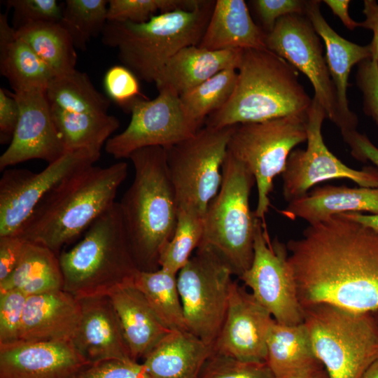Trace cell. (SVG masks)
Wrapping results in <instances>:
<instances>
[{
    "instance_id": "cell-1",
    "label": "cell",
    "mask_w": 378,
    "mask_h": 378,
    "mask_svg": "<svg viewBox=\"0 0 378 378\" xmlns=\"http://www.w3.org/2000/svg\"><path fill=\"white\" fill-rule=\"evenodd\" d=\"M286 246L303 309L328 303L378 309V233L373 230L337 214L309 225Z\"/></svg>"
},
{
    "instance_id": "cell-2",
    "label": "cell",
    "mask_w": 378,
    "mask_h": 378,
    "mask_svg": "<svg viewBox=\"0 0 378 378\" xmlns=\"http://www.w3.org/2000/svg\"><path fill=\"white\" fill-rule=\"evenodd\" d=\"M127 173L128 165L123 161L77 171L41 200L18 236L59 255L62 247L85 232L113 206Z\"/></svg>"
},
{
    "instance_id": "cell-3",
    "label": "cell",
    "mask_w": 378,
    "mask_h": 378,
    "mask_svg": "<svg viewBox=\"0 0 378 378\" xmlns=\"http://www.w3.org/2000/svg\"><path fill=\"white\" fill-rule=\"evenodd\" d=\"M312 99L290 64L268 49L243 50L234 91L205 126L220 129L290 116L307 115Z\"/></svg>"
},
{
    "instance_id": "cell-4",
    "label": "cell",
    "mask_w": 378,
    "mask_h": 378,
    "mask_svg": "<svg viewBox=\"0 0 378 378\" xmlns=\"http://www.w3.org/2000/svg\"><path fill=\"white\" fill-rule=\"evenodd\" d=\"M129 159L134 178L119 206L139 269L153 271L158 269L160 253L174 233L178 205L164 148H141Z\"/></svg>"
},
{
    "instance_id": "cell-5",
    "label": "cell",
    "mask_w": 378,
    "mask_h": 378,
    "mask_svg": "<svg viewBox=\"0 0 378 378\" xmlns=\"http://www.w3.org/2000/svg\"><path fill=\"white\" fill-rule=\"evenodd\" d=\"M63 290L78 300L110 296L133 284L139 270L118 202L99 216L83 238L58 255Z\"/></svg>"
},
{
    "instance_id": "cell-6",
    "label": "cell",
    "mask_w": 378,
    "mask_h": 378,
    "mask_svg": "<svg viewBox=\"0 0 378 378\" xmlns=\"http://www.w3.org/2000/svg\"><path fill=\"white\" fill-rule=\"evenodd\" d=\"M216 1L202 0L194 9L153 15L148 22H107L102 42L118 50L122 64L138 78L154 83L167 62L180 50L198 46Z\"/></svg>"
},
{
    "instance_id": "cell-7",
    "label": "cell",
    "mask_w": 378,
    "mask_h": 378,
    "mask_svg": "<svg viewBox=\"0 0 378 378\" xmlns=\"http://www.w3.org/2000/svg\"><path fill=\"white\" fill-rule=\"evenodd\" d=\"M304 312L315 355L329 378H361L378 359V309L318 303Z\"/></svg>"
},
{
    "instance_id": "cell-8",
    "label": "cell",
    "mask_w": 378,
    "mask_h": 378,
    "mask_svg": "<svg viewBox=\"0 0 378 378\" xmlns=\"http://www.w3.org/2000/svg\"><path fill=\"white\" fill-rule=\"evenodd\" d=\"M222 183L208 206L199 246L216 252L239 277L251 266L258 218L249 206L255 181L250 171L228 151L222 167ZM198 246V247H199Z\"/></svg>"
},
{
    "instance_id": "cell-9",
    "label": "cell",
    "mask_w": 378,
    "mask_h": 378,
    "mask_svg": "<svg viewBox=\"0 0 378 378\" xmlns=\"http://www.w3.org/2000/svg\"><path fill=\"white\" fill-rule=\"evenodd\" d=\"M307 115H290L234 126L227 151L255 178V216L262 220L270 206L275 177L284 172L293 148L307 141Z\"/></svg>"
},
{
    "instance_id": "cell-10",
    "label": "cell",
    "mask_w": 378,
    "mask_h": 378,
    "mask_svg": "<svg viewBox=\"0 0 378 378\" xmlns=\"http://www.w3.org/2000/svg\"><path fill=\"white\" fill-rule=\"evenodd\" d=\"M234 126H205L192 137L164 148L178 208L205 214L222 183V167Z\"/></svg>"
},
{
    "instance_id": "cell-11",
    "label": "cell",
    "mask_w": 378,
    "mask_h": 378,
    "mask_svg": "<svg viewBox=\"0 0 378 378\" xmlns=\"http://www.w3.org/2000/svg\"><path fill=\"white\" fill-rule=\"evenodd\" d=\"M233 274L209 246H199L177 274L188 331L212 346L225 317Z\"/></svg>"
},
{
    "instance_id": "cell-12",
    "label": "cell",
    "mask_w": 378,
    "mask_h": 378,
    "mask_svg": "<svg viewBox=\"0 0 378 378\" xmlns=\"http://www.w3.org/2000/svg\"><path fill=\"white\" fill-rule=\"evenodd\" d=\"M253 249L250 267L239 277L244 286L277 323H303L304 309L298 297L287 246L276 239L270 241L265 224L259 218Z\"/></svg>"
},
{
    "instance_id": "cell-13",
    "label": "cell",
    "mask_w": 378,
    "mask_h": 378,
    "mask_svg": "<svg viewBox=\"0 0 378 378\" xmlns=\"http://www.w3.org/2000/svg\"><path fill=\"white\" fill-rule=\"evenodd\" d=\"M158 91L153 99L139 97L130 104V122L106 141L108 154L117 159L129 158L139 149L165 148L192 137L200 130L188 118L178 94L168 89Z\"/></svg>"
},
{
    "instance_id": "cell-14",
    "label": "cell",
    "mask_w": 378,
    "mask_h": 378,
    "mask_svg": "<svg viewBox=\"0 0 378 378\" xmlns=\"http://www.w3.org/2000/svg\"><path fill=\"white\" fill-rule=\"evenodd\" d=\"M100 153L67 151L40 172L25 169L3 172L0 180V237L18 235L41 200L64 179L94 164Z\"/></svg>"
},
{
    "instance_id": "cell-15",
    "label": "cell",
    "mask_w": 378,
    "mask_h": 378,
    "mask_svg": "<svg viewBox=\"0 0 378 378\" xmlns=\"http://www.w3.org/2000/svg\"><path fill=\"white\" fill-rule=\"evenodd\" d=\"M326 118L322 106L312 98L307 117V148L292 150L281 174L283 196L288 202L304 197L314 185L334 178L349 179L360 187H378L376 167L354 169L328 150L321 134L322 124Z\"/></svg>"
},
{
    "instance_id": "cell-16",
    "label": "cell",
    "mask_w": 378,
    "mask_h": 378,
    "mask_svg": "<svg viewBox=\"0 0 378 378\" xmlns=\"http://www.w3.org/2000/svg\"><path fill=\"white\" fill-rule=\"evenodd\" d=\"M266 48L303 73L314 90V98L326 111L327 118L340 131L344 127L320 36L305 15L281 17L265 34Z\"/></svg>"
},
{
    "instance_id": "cell-17",
    "label": "cell",
    "mask_w": 378,
    "mask_h": 378,
    "mask_svg": "<svg viewBox=\"0 0 378 378\" xmlns=\"http://www.w3.org/2000/svg\"><path fill=\"white\" fill-rule=\"evenodd\" d=\"M18 102L20 117L13 138L0 157V169L29 160L52 163L62 157L65 148L53 122L45 91L11 93Z\"/></svg>"
},
{
    "instance_id": "cell-18",
    "label": "cell",
    "mask_w": 378,
    "mask_h": 378,
    "mask_svg": "<svg viewBox=\"0 0 378 378\" xmlns=\"http://www.w3.org/2000/svg\"><path fill=\"white\" fill-rule=\"evenodd\" d=\"M274 321L251 293L233 281L225 317L213 344L214 353L241 360L266 362L267 340Z\"/></svg>"
},
{
    "instance_id": "cell-19",
    "label": "cell",
    "mask_w": 378,
    "mask_h": 378,
    "mask_svg": "<svg viewBox=\"0 0 378 378\" xmlns=\"http://www.w3.org/2000/svg\"><path fill=\"white\" fill-rule=\"evenodd\" d=\"M90 365L71 342L0 345V378H76Z\"/></svg>"
},
{
    "instance_id": "cell-20",
    "label": "cell",
    "mask_w": 378,
    "mask_h": 378,
    "mask_svg": "<svg viewBox=\"0 0 378 378\" xmlns=\"http://www.w3.org/2000/svg\"><path fill=\"white\" fill-rule=\"evenodd\" d=\"M81 317L74 347L90 365L106 360H133L108 296L79 300Z\"/></svg>"
},
{
    "instance_id": "cell-21",
    "label": "cell",
    "mask_w": 378,
    "mask_h": 378,
    "mask_svg": "<svg viewBox=\"0 0 378 378\" xmlns=\"http://www.w3.org/2000/svg\"><path fill=\"white\" fill-rule=\"evenodd\" d=\"M81 311L80 300L64 290L29 295L23 313L20 341L72 342Z\"/></svg>"
},
{
    "instance_id": "cell-22",
    "label": "cell",
    "mask_w": 378,
    "mask_h": 378,
    "mask_svg": "<svg viewBox=\"0 0 378 378\" xmlns=\"http://www.w3.org/2000/svg\"><path fill=\"white\" fill-rule=\"evenodd\" d=\"M321 1H307L305 15L324 42L325 59L335 87L338 108L343 120L341 134L356 130L357 115L349 107L347 88L351 68L372 58L370 46H360L339 35L326 22L320 10Z\"/></svg>"
},
{
    "instance_id": "cell-23",
    "label": "cell",
    "mask_w": 378,
    "mask_h": 378,
    "mask_svg": "<svg viewBox=\"0 0 378 378\" xmlns=\"http://www.w3.org/2000/svg\"><path fill=\"white\" fill-rule=\"evenodd\" d=\"M243 50H209L190 46L176 53L166 64L155 84L180 96L227 69H237Z\"/></svg>"
},
{
    "instance_id": "cell-24",
    "label": "cell",
    "mask_w": 378,
    "mask_h": 378,
    "mask_svg": "<svg viewBox=\"0 0 378 378\" xmlns=\"http://www.w3.org/2000/svg\"><path fill=\"white\" fill-rule=\"evenodd\" d=\"M207 344L187 330H171L145 356L150 378H200L214 354Z\"/></svg>"
},
{
    "instance_id": "cell-25",
    "label": "cell",
    "mask_w": 378,
    "mask_h": 378,
    "mask_svg": "<svg viewBox=\"0 0 378 378\" xmlns=\"http://www.w3.org/2000/svg\"><path fill=\"white\" fill-rule=\"evenodd\" d=\"M350 212L378 214V187L325 186L288 202L281 213L290 219L302 218L309 225L332 216Z\"/></svg>"
},
{
    "instance_id": "cell-26",
    "label": "cell",
    "mask_w": 378,
    "mask_h": 378,
    "mask_svg": "<svg viewBox=\"0 0 378 378\" xmlns=\"http://www.w3.org/2000/svg\"><path fill=\"white\" fill-rule=\"evenodd\" d=\"M108 297L132 359H144L171 330L160 322L134 284L124 286Z\"/></svg>"
},
{
    "instance_id": "cell-27",
    "label": "cell",
    "mask_w": 378,
    "mask_h": 378,
    "mask_svg": "<svg viewBox=\"0 0 378 378\" xmlns=\"http://www.w3.org/2000/svg\"><path fill=\"white\" fill-rule=\"evenodd\" d=\"M265 34L244 1L217 0L198 46L209 50L266 49Z\"/></svg>"
},
{
    "instance_id": "cell-28",
    "label": "cell",
    "mask_w": 378,
    "mask_h": 378,
    "mask_svg": "<svg viewBox=\"0 0 378 378\" xmlns=\"http://www.w3.org/2000/svg\"><path fill=\"white\" fill-rule=\"evenodd\" d=\"M0 72L14 92L46 91L55 76L50 68L31 48L16 34L8 22V14L0 15Z\"/></svg>"
},
{
    "instance_id": "cell-29",
    "label": "cell",
    "mask_w": 378,
    "mask_h": 378,
    "mask_svg": "<svg viewBox=\"0 0 378 378\" xmlns=\"http://www.w3.org/2000/svg\"><path fill=\"white\" fill-rule=\"evenodd\" d=\"M266 363L275 378H290L322 365L315 355L304 323L284 325L275 320L267 340Z\"/></svg>"
},
{
    "instance_id": "cell-30",
    "label": "cell",
    "mask_w": 378,
    "mask_h": 378,
    "mask_svg": "<svg viewBox=\"0 0 378 378\" xmlns=\"http://www.w3.org/2000/svg\"><path fill=\"white\" fill-rule=\"evenodd\" d=\"M9 290H20L27 296L63 290L58 255L45 246L26 241L16 267L0 282V292Z\"/></svg>"
},
{
    "instance_id": "cell-31",
    "label": "cell",
    "mask_w": 378,
    "mask_h": 378,
    "mask_svg": "<svg viewBox=\"0 0 378 378\" xmlns=\"http://www.w3.org/2000/svg\"><path fill=\"white\" fill-rule=\"evenodd\" d=\"M50 105L66 152L88 149L100 153L104 144L120 127L119 120L108 113H73Z\"/></svg>"
},
{
    "instance_id": "cell-32",
    "label": "cell",
    "mask_w": 378,
    "mask_h": 378,
    "mask_svg": "<svg viewBox=\"0 0 378 378\" xmlns=\"http://www.w3.org/2000/svg\"><path fill=\"white\" fill-rule=\"evenodd\" d=\"M15 31L17 36L50 68L55 76L76 69V48L60 22L28 23Z\"/></svg>"
},
{
    "instance_id": "cell-33",
    "label": "cell",
    "mask_w": 378,
    "mask_h": 378,
    "mask_svg": "<svg viewBox=\"0 0 378 378\" xmlns=\"http://www.w3.org/2000/svg\"><path fill=\"white\" fill-rule=\"evenodd\" d=\"M133 284L167 329L188 331L177 287V274L160 267L153 271L139 270Z\"/></svg>"
},
{
    "instance_id": "cell-34",
    "label": "cell",
    "mask_w": 378,
    "mask_h": 378,
    "mask_svg": "<svg viewBox=\"0 0 378 378\" xmlns=\"http://www.w3.org/2000/svg\"><path fill=\"white\" fill-rule=\"evenodd\" d=\"M46 94L49 103L78 113H108L110 99L99 92L88 76L76 69L55 76Z\"/></svg>"
},
{
    "instance_id": "cell-35",
    "label": "cell",
    "mask_w": 378,
    "mask_h": 378,
    "mask_svg": "<svg viewBox=\"0 0 378 378\" xmlns=\"http://www.w3.org/2000/svg\"><path fill=\"white\" fill-rule=\"evenodd\" d=\"M237 78V69H227L179 96L186 114L199 129L210 114L228 101Z\"/></svg>"
},
{
    "instance_id": "cell-36",
    "label": "cell",
    "mask_w": 378,
    "mask_h": 378,
    "mask_svg": "<svg viewBox=\"0 0 378 378\" xmlns=\"http://www.w3.org/2000/svg\"><path fill=\"white\" fill-rule=\"evenodd\" d=\"M204 218L194 210L178 208L174 233L159 255V267L178 274L201 243Z\"/></svg>"
},
{
    "instance_id": "cell-37",
    "label": "cell",
    "mask_w": 378,
    "mask_h": 378,
    "mask_svg": "<svg viewBox=\"0 0 378 378\" xmlns=\"http://www.w3.org/2000/svg\"><path fill=\"white\" fill-rule=\"evenodd\" d=\"M108 5L106 0L65 1L60 23L76 49L85 50L92 38L102 35L108 22Z\"/></svg>"
},
{
    "instance_id": "cell-38",
    "label": "cell",
    "mask_w": 378,
    "mask_h": 378,
    "mask_svg": "<svg viewBox=\"0 0 378 378\" xmlns=\"http://www.w3.org/2000/svg\"><path fill=\"white\" fill-rule=\"evenodd\" d=\"M202 0H110L107 20L108 22H148L157 11L160 13L177 9L192 10Z\"/></svg>"
},
{
    "instance_id": "cell-39",
    "label": "cell",
    "mask_w": 378,
    "mask_h": 378,
    "mask_svg": "<svg viewBox=\"0 0 378 378\" xmlns=\"http://www.w3.org/2000/svg\"><path fill=\"white\" fill-rule=\"evenodd\" d=\"M200 378H275L266 362L246 361L214 353Z\"/></svg>"
},
{
    "instance_id": "cell-40",
    "label": "cell",
    "mask_w": 378,
    "mask_h": 378,
    "mask_svg": "<svg viewBox=\"0 0 378 378\" xmlns=\"http://www.w3.org/2000/svg\"><path fill=\"white\" fill-rule=\"evenodd\" d=\"M27 297L18 290L0 292V345L20 342Z\"/></svg>"
},
{
    "instance_id": "cell-41",
    "label": "cell",
    "mask_w": 378,
    "mask_h": 378,
    "mask_svg": "<svg viewBox=\"0 0 378 378\" xmlns=\"http://www.w3.org/2000/svg\"><path fill=\"white\" fill-rule=\"evenodd\" d=\"M104 85L109 99L128 109L136 99L145 97L140 91L136 76L124 65H114L106 72Z\"/></svg>"
},
{
    "instance_id": "cell-42",
    "label": "cell",
    "mask_w": 378,
    "mask_h": 378,
    "mask_svg": "<svg viewBox=\"0 0 378 378\" xmlns=\"http://www.w3.org/2000/svg\"><path fill=\"white\" fill-rule=\"evenodd\" d=\"M6 4L13 10V28L18 29L31 22H60L63 6L56 0H8Z\"/></svg>"
},
{
    "instance_id": "cell-43",
    "label": "cell",
    "mask_w": 378,
    "mask_h": 378,
    "mask_svg": "<svg viewBox=\"0 0 378 378\" xmlns=\"http://www.w3.org/2000/svg\"><path fill=\"white\" fill-rule=\"evenodd\" d=\"M356 83L363 96V111L378 126V62L366 59L358 64Z\"/></svg>"
},
{
    "instance_id": "cell-44",
    "label": "cell",
    "mask_w": 378,
    "mask_h": 378,
    "mask_svg": "<svg viewBox=\"0 0 378 378\" xmlns=\"http://www.w3.org/2000/svg\"><path fill=\"white\" fill-rule=\"evenodd\" d=\"M76 378H150L143 363L134 360H106L84 368Z\"/></svg>"
},
{
    "instance_id": "cell-45",
    "label": "cell",
    "mask_w": 378,
    "mask_h": 378,
    "mask_svg": "<svg viewBox=\"0 0 378 378\" xmlns=\"http://www.w3.org/2000/svg\"><path fill=\"white\" fill-rule=\"evenodd\" d=\"M251 2L265 34L273 29L276 21L281 17L295 13L305 15L307 1L254 0Z\"/></svg>"
},
{
    "instance_id": "cell-46",
    "label": "cell",
    "mask_w": 378,
    "mask_h": 378,
    "mask_svg": "<svg viewBox=\"0 0 378 378\" xmlns=\"http://www.w3.org/2000/svg\"><path fill=\"white\" fill-rule=\"evenodd\" d=\"M25 243L26 240L18 235L0 237V282L16 267Z\"/></svg>"
},
{
    "instance_id": "cell-47",
    "label": "cell",
    "mask_w": 378,
    "mask_h": 378,
    "mask_svg": "<svg viewBox=\"0 0 378 378\" xmlns=\"http://www.w3.org/2000/svg\"><path fill=\"white\" fill-rule=\"evenodd\" d=\"M20 117V108L11 93L0 88V143L10 142Z\"/></svg>"
},
{
    "instance_id": "cell-48",
    "label": "cell",
    "mask_w": 378,
    "mask_h": 378,
    "mask_svg": "<svg viewBox=\"0 0 378 378\" xmlns=\"http://www.w3.org/2000/svg\"><path fill=\"white\" fill-rule=\"evenodd\" d=\"M350 148L351 155L357 160L370 162L378 169V148L364 134L356 130L342 134Z\"/></svg>"
},
{
    "instance_id": "cell-49",
    "label": "cell",
    "mask_w": 378,
    "mask_h": 378,
    "mask_svg": "<svg viewBox=\"0 0 378 378\" xmlns=\"http://www.w3.org/2000/svg\"><path fill=\"white\" fill-rule=\"evenodd\" d=\"M363 13L365 18L360 22V27L372 31V38L369 46L372 59L378 62V2L375 0H365Z\"/></svg>"
},
{
    "instance_id": "cell-50",
    "label": "cell",
    "mask_w": 378,
    "mask_h": 378,
    "mask_svg": "<svg viewBox=\"0 0 378 378\" xmlns=\"http://www.w3.org/2000/svg\"><path fill=\"white\" fill-rule=\"evenodd\" d=\"M323 2L348 29L352 31L360 27V22L354 21L349 15V6L351 2L349 0H324Z\"/></svg>"
},
{
    "instance_id": "cell-51",
    "label": "cell",
    "mask_w": 378,
    "mask_h": 378,
    "mask_svg": "<svg viewBox=\"0 0 378 378\" xmlns=\"http://www.w3.org/2000/svg\"><path fill=\"white\" fill-rule=\"evenodd\" d=\"M344 217L365 225L378 233V214H364L358 212L341 214Z\"/></svg>"
},
{
    "instance_id": "cell-52",
    "label": "cell",
    "mask_w": 378,
    "mask_h": 378,
    "mask_svg": "<svg viewBox=\"0 0 378 378\" xmlns=\"http://www.w3.org/2000/svg\"><path fill=\"white\" fill-rule=\"evenodd\" d=\"M290 378H329L323 365L307 369Z\"/></svg>"
},
{
    "instance_id": "cell-53",
    "label": "cell",
    "mask_w": 378,
    "mask_h": 378,
    "mask_svg": "<svg viewBox=\"0 0 378 378\" xmlns=\"http://www.w3.org/2000/svg\"><path fill=\"white\" fill-rule=\"evenodd\" d=\"M361 378H378V359L368 368Z\"/></svg>"
}]
</instances>
